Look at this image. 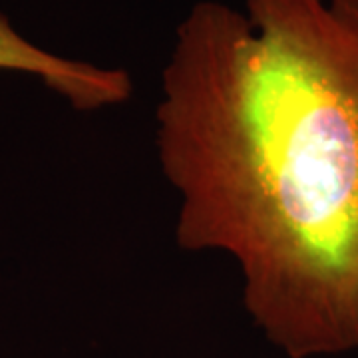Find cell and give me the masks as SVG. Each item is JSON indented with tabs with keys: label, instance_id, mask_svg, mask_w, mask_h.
<instances>
[{
	"label": "cell",
	"instance_id": "obj_1",
	"mask_svg": "<svg viewBox=\"0 0 358 358\" xmlns=\"http://www.w3.org/2000/svg\"><path fill=\"white\" fill-rule=\"evenodd\" d=\"M155 150L176 241L231 257L287 358L358 352V0H199L176 28Z\"/></svg>",
	"mask_w": 358,
	"mask_h": 358
},
{
	"label": "cell",
	"instance_id": "obj_2",
	"mask_svg": "<svg viewBox=\"0 0 358 358\" xmlns=\"http://www.w3.org/2000/svg\"><path fill=\"white\" fill-rule=\"evenodd\" d=\"M0 70L40 78L78 112H96L128 102L134 82L122 68H103L56 56L26 40L0 14Z\"/></svg>",
	"mask_w": 358,
	"mask_h": 358
}]
</instances>
